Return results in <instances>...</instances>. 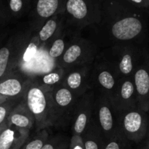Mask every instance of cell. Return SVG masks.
Segmentation results:
<instances>
[{"label":"cell","mask_w":149,"mask_h":149,"mask_svg":"<svg viewBox=\"0 0 149 149\" xmlns=\"http://www.w3.org/2000/svg\"><path fill=\"white\" fill-rule=\"evenodd\" d=\"M31 1H32V0H26V1H27V2L29 3L30 5H31Z\"/></svg>","instance_id":"cell-36"},{"label":"cell","mask_w":149,"mask_h":149,"mask_svg":"<svg viewBox=\"0 0 149 149\" xmlns=\"http://www.w3.org/2000/svg\"><path fill=\"white\" fill-rule=\"evenodd\" d=\"M138 107L149 111V51L146 49L141 63L135 69L133 76Z\"/></svg>","instance_id":"cell-13"},{"label":"cell","mask_w":149,"mask_h":149,"mask_svg":"<svg viewBox=\"0 0 149 149\" xmlns=\"http://www.w3.org/2000/svg\"><path fill=\"white\" fill-rule=\"evenodd\" d=\"M148 1H149V0H148Z\"/></svg>","instance_id":"cell-38"},{"label":"cell","mask_w":149,"mask_h":149,"mask_svg":"<svg viewBox=\"0 0 149 149\" xmlns=\"http://www.w3.org/2000/svg\"><path fill=\"white\" fill-rule=\"evenodd\" d=\"M149 10L138 8L125 0H103L98 24L90 26L93 42L106 48L116 44L143 45L148 34Z\"/></svg>","instance_id":"cell-1"},{"label":"cell","mask_w":149,"mask_h":149,"mask_svg":"<svg viewBox=\"0 0 149 149\" xmlns=\"http://www.w3.org/2000/svg\"><path fill=\"white\" fill-rule=\"evenodd\" d=\"M32 77L18 68L0 79V95L7 100H21Z\"/></svg>","instance_id":"cell-11"},{"label":"cell","mask_w":149,"mask_h":149,"mask_svg":"<svg viewBox=\"0 0 149 149\" xmlns=\"http://www.w3.org/2000/svg\"><path fill=\"white\" fill-rule=\"evenodd\" d=\"M7 122L10 126L27 129L31 131L34 130V116L28 108L23 97L10 112Z\"/></svg>","instance_id":"cell-18"},{"label":"cell","mask_w":149,"mask_h":149,"mask_svg":"<svg viewBox=\"0 0 149 149\" xmlns=\"http://www.w3.org/2000/svg\"><path fill=\"white\" fill-rule=\"evenodd\" d=\"M68 149H84L81 136L77 135H72L69 141Z\"/></svg>","instance_id":"cell-30"},{"label":"cell","mask_w":149,"mask_h":149,"mask_svg":"<svg viewBox=\"0 0 149 149\" xmlns=\"http://www.w3.org/2000/svg\"><path fill=\"white\" fill-rule=\"evenodd\" d=\"M65 73L63 68L57 65L52 71L33 77V79L41 87L52 90L55 87L63 84Z\"/></svg>","instance_id":"cell-23"},{"label":"cell","mask_w":149,"mask_h":149,"mask_svg":"<svg viewBox=\"0 0 149 149\" xmlns=\"http://www.w3.org/2000/svg\"><path fill=\"white\" fill-rule=\"evenodd\" d=\"M63 15L65 28L79 31L100 23L101 2L98 0H66Z\"/></svg>","instance_id":"cell-4"},{"label":"cell","mask_w":149,"mask_h":149,"mask_svg":"<svg viewBox=\"0 0 149 149\" xmlns=\"http://www.w3.org/2000/svg\"><path fill=\"white\" fill-rule=\"evenodd\" d=\"M65 28L63 13L56 15L47 20L38 31L40 47L47 46Z\"/></svg>","instance_id":"cell-19"},{"label":"cell","mask_w":149,"mask_h":149,"mask_svg":"<svg viewBox=\"0 0 149 149\" xmlns=\"http://www.w3.org/2000/svg\"><path fill=\"white\" fill-rule=\"evenodd\" d=\"M98 53V47L93 41L74 36L56 63L57 65L67 71L74 67L92 64Z\"/></svg>","instance_id":"cell-5"},{"label":"cell","mask_w":149,"mask_h":149,"mask_svg":"<svg viewBox=\"0 0 149 149\" xmlns=\"http://www.w3.org/2000/svg\"><path fill=\"white\" fill-rule=\"evenodd\" d=\"M31 134L29 130L7 125L0 134V149H20Z\"/></svg>","instance_id":"cell-20"},{"label":"cell","mask_w":149,"mask_h":149,"mask_svg":"<svg viewBox=\"0 0 149 149\" xmlns=\"http://www.w3.org/2000/svg\"><path fill=\"white\" fill-rule=\"evenodd\" d=\"M98 1H100V2H101V3H102V1H103V0H98Z\"/></svg>","instance_id":"cell-37"},{"label":"cell","mask_w":149,"mask_h":149,"mask_svg":"<svg viewBox=\"0 0 149 149\" xmlns=\"http://www.w3.org/2000/svg\"><path fill=\"white\" fill-rule=\"evenodd\" d=\"M69 141L66 137L55 135L50 137L41 149H68Z\"/></svg>","instance_id":"cell-26"},{"label":"cell","mask_w":149,"mask_h":149,"mask_svg":"<svg viewBox=\"0 0 149 149\" xmlns=\"http://www.w3.org/2000/svg\"><path fill=\"white\" fill-rule=\"evenodd\" d=\"M103 149H131L130 143L119 135L105 143Z\"/></svg>","instance_id":"cell-27"},{"label":"cell","mask_w":149,"mask_h":149,"mask_svg":"<svg viewBox=\"0 0 149 149\" xmlns=\"http://www.w3.org/2000/svg\"><path fill=\"white\" fill-rule=\"evenodd\" d=\"M13 20L6 0H0V29L7 26Z\"/></svg>","instance_id":"cell-29"},{"label":"cell","mask_w":149,"mask_h":149,"mask_svg":"<svg viewBox=\"0 0 149 149\" xmlns=\"http://www.w3.org/2000/svg\"><path fill=\"white\" fill-rule=\"evenodd\" d=\"M34 135L29 138L20 149H41L49 138L48 129H43L34 132Z\"/></svg>","instance_id":"cell-25"},{"label":"cell","mask_w":149,"mask_h":149,"mask_svg":"<svg viewBox=\"0 0 149 149\" xmlns=\"http://www.w3.org/2000/svg\"><path fill=\"white\" fill-rule=\"evenodd\" d=\"M70 31H71L65 28L64 30L47 46L48 55L51 59L57 61V60L62 56L71 39L74 36H72L74 33H71Z\"/></svg>","instance_id":"cell-21"},{"label":"cell","mask_w":149,"mask_h":149,"mask_svg":"<svg viewBox=\"0 0 149 149\" xmlns=\"http://www.w3.org/2000/svg\"><path fill=\"white\" fill-rule=\"evenodd\" d=\"M148 128H147V133L144 141L142 142L141 149H149V111L148 112Z\"/></svg>","instance_id":"cell-32"},{"label":"cell","mask_w":149,"mask_h":149,"mask_svg":"<svg viewBox=\"0 0 149 149\" xmlns=\"http://www.w3.org/2000/svg\"><path fill=\"white\" fill-rule=\"evenodd\" d=\"M20 100H7L0 103V125L7 122V118L15 106Z\"/></svg>","instance_id":"cell-28"},{"label":"cell","mask_w":149,"mask_h":149,"mask_svg":"<svg viewBox=\"0 0 149 149\" xmlns=\"http://www.w3.org/2000/svg\"><path fill=\"white\" fill-rule=\"evenodd\" d=\"M23 98L35 119L34 132L57 127L58 116L51 90L41 87L32 78Z\"/></svg>","instance_id":"cell-3"},{"label":"cell","mask_w":149,"mask_h":149,"mask_svg":"<svg viewBox=\"0 0 149 149\" xmlns=\"http://www.w3.org/2000/svg\"><path fill=\"white\" fill-rule=\"evenodd\" d=\"M7 100V99H6L5 97H2V96L0 95V103H3V102L6 101Z\"/></svg>","instance_id":"cell-35"},{"label":"cell","mask_w":149,"mask_h":149,"mask_svg":"<svg viewBox=\"0 0 149 149\" xmlns=\"http://www.w3.org/2000/svg\"><path fill=\"white\" fill-rule=\"evenodd\" d=\"M81 136L84 149H103L105 141L100 129L93 118H91L87 129Z\"/></svg>","instance_id":"cell-22"},{"label":"cell","mask_w":149,"mask_h":149,"mask_svg":"<svg viewBox=\"0 0 149 149\" xmlns=\"http://www.w3.org/2000/svg\"><path fill=\"white\" fill-rule=\"evenodd\" d=\"M20 32V39L17 66L18 69L30 62L40 48L38 31L33 29L29 23H28L26 29Z\"/></svg>","instance_id":"cell-15"},{"label":"cell","mask_w":149,"mask_h":149,"mask_svg":"<svg viewBox=\"0 0 149 149\" xmlns=\"http://www.w3.org/2000/svg\"><path fill=\"white\" fill-rule=\"evenodd\" d=\"M51 93L58 116L57 127H65L71 124L79 97L63 84L52 89Z\"/></svg>","instance_id":"cell-9"},{"label":"cell","mask_w":149,"mask_h":149,"mask_svg":"<svg viewBox=\"0 0 149 149\" xmlns=\"http://www.w3.org/2000/svg\"><path fill=\"white\" fill-rule=\"evenodd\" d=\"M146 48L136 43L116 44L100 51L97 56L114 72L119 79L133 76Z\"/></svg>","instance_id":"cell-2"},{"label":"cell","mask_w":149,"mask_h":149,"mask_svg":"<svg viewBox=\"0 0 149 149\" xmlns=\"http://www.w3.org/2000/svg\"><path fill=\"white\" fill-rule=\"evenodd\" d=\"M130 4H132L138 8L143 10H149V1L148 0H125Z\"/></svg>","instance_id":"cell-31"},{"label":"cell","mask_w":149,"mask_h":149,"mask_svg":"<svg viewBox=\"0 0 149 149\" xmlns=\"http://www.w3.org/2000/svg\"><path fill=\"white\" fill-rule=\"evenodd\" d=\"M95 93L90 90L79 97L71 121L72 135L81 136L91 120Z\"/></svg>","instance_id":"cell-12"},{"label":"cell","mask_w":149,"mask_h":149,"mask_svg":"<svg viewBox=\"0 0 149 149\" xmlns=\"http://www.w3.org/2000/svg\"><path fill=\"white\" fill-rule=\"evenodd\" d=\"M111 101L116 113L138 107L136 92L132 77L119 79Z\"/></svg>","instance_id":"cell-14"},{"label":"cell","mask_w":149,"mask_h":149,"mask_svg":"<svg viewBox=\"0 0 149 149\" xmlns=\"http://www.w3.org/2000/svg\"><path fill=\"white\" fill-rule=\"evenodd\" d=\"M119 81V78L111 68L97 55L90 70V90L95 94H101L111 100Z\"/></svg>","instance_id":"cell-8"},{"label":"cell","mask_w":149,"mask_h":149,"mask_svg":"<svg viewBox=\"0 0 149 149\" xmlns=\"http://www.w3.org/2000/svg\"><path fill=\"white\" fill-rule=\"evenodd\" d=\"M92 64L74 67L65 71L63 84L78 97L90 90V76Z\"/></svg>","instance_id":"cell-16"},{"label":"cell","mask_w":149,"mask_h":149,"mask_svg":"<svg viewBox=\"0 0 149 149\" xmlns=\"http://www.w3.org/2000/svg\"><path fill=\"white\" fill-rule=\"evenodd\" d=\"M117 116L121 135L130 143H142L147 133L148 112L144 111L138 106L117 113Z\"/></svg>","instance_id":"cell-7"},{"label":"cell","mask_w":149,"mask_h":149,"mask_svg":"<svg viewBox=\"0 0 149 149\" xmlns=\"http://www.w3.org/2000/svg\"><path fill=\"white\" fill-rule=\"evenodd\" d=\"M66 0H32L28 14L29 23L36 31L47 20L63 13Z\"/></svg>","instance_id":"cell-10"},{"label":"cell","mask_w":149,"mask_h":149,"mask_svg":"<svg viewBox=\"0 0 149 149\" xmlns=\"http://www.w3.org/2000/svg\"><path fill=\"white\" fill-rule=\"evenodd\" d=\"M7 31H2L1 32H0V45H1V42H3V40H4V39L6 38V36H7Z\"/></svg>","instance_id":"cell-33"},{"label":"cell","mask_w":149,"mask_h":149,"mask_svg":"<svg viewBox=\"0 0 149 149\" xmlns=\"http://www.w3.org/2000/svg\"><path fill=\"white\" fill-rule=\"evenodd\" d=\"M14 20H19L29 14L31 5L26 0H6Z\"/></svg>","instance_id":"cell-24"},{"label":"cell","mask_w":149,"mask_h":149,"mask_svg":"<svg viewBox=\"0 0 149 149\" xmlns=\"http://www.w3.org/2000/svg\"><path fill=\"white\" fill-rule=\"evenodd\" d=\"M92 118L101 132L105 143L119 136L117 113L109 97L95 94Z\"/></svg>","instance_id":"cell-6"},{"label":"cell","mask_w":149,"mask_h":149,"mask_svg":"<svg viewBox=\"0 0 149 149\" xmlns=\"http://www.w3.org/2000/svg\"><path fill=\"white\" fill-rule=\"evenodd\" d=\"M7 127V122H4V123L1 124V125H0V134L1 133V132H2V131L4 130Z\"/></svg>","instance_id":"cell-34"},{"label":"cell","mask_w":149,"mask_h":149,"mask_svg":"<svg viewBox=\"0 0 149 149\" xmlns=\"http://www.w3.org/2000/svg\"><path fill=\"white\" fill-rule=\"evenodd\" d=\"M20 39V32H16L0 47V79L17 68Z\"/></svg>","instance_id":"cell-17"}]
</instances>
